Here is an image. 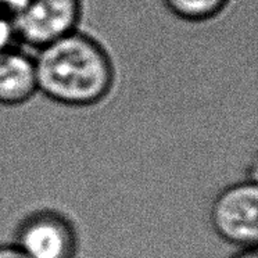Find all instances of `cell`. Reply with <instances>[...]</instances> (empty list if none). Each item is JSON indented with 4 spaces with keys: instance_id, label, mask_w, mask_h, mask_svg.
<instances>
[{
    "instance_id": "cell-1",
    "label": "cell",
    "mask_w": 258,
    "mask_h": 258,
    "mask_svg": "<svg viewBox=\"0 0 258 258\" xmlns=\"http://www.w3.org/2000/svg\"><path fill=\"white\" fill-rule=\"evenodd\" d=\"M38 92L58 106L89 108L111 93L115 67L99 40L74 31L38 49Z\"/></svg>"
},
{
    "instance_id": "cell-2",
    "label": "cell",
    "mask_w": 258,
    "mask_h": 258,
    "mask_svg": "<svg viewBox=\"0 0 258 258\" xmlns=\"http://www.w3.org/2000/svg\"><path fill=\"white\" fill-rule=\"evenodd\" d=\"M215 233L236 247L258 243V180H244L219 191L211 206Z\"/></svg>"
},
{
    "instance_id": "cell-3",
    "label": "cell",
    "mask_w": 258,
    "mask_h": 258,
    "mask_svg": "<svg viewBox=\"0 0 258 258\" xmlns=\"http://www.w3.org/2000/svg\"><path fill=\"white\" fill-rule=\"evenodd\" d=\"M82 12V0H24L13 18L17 40L40 49L78 31Z\"/></svg>"
},
{
    "instance_id": "cell-4",
    "label": "cell",
    "mask_w": 258,
    "mask_h": 258,
    "mask_svg": "<svg viewBox=\"0 0 258 258\" xmlns=\"http://www.w3.org/2000/svg\"><path fill=\"white\" fill-rule=\"evenodd\" d=\"M38 93L35 57L16 46L0 54V106H23Z\"/></svg>"
},
{
    "instance_id": "cell-5",
    "label": "cell",
    "mask_w": 258,
    "mask_h": 258,
    "mask_svg": "<svg viewBox=\"0 0 258 258\" xmlns=\"http://www.w3.org/2000/svg\"><path fill=\"white\" fill-rule=\"evenodd\" d=\"M175 17L187 23H206L218 17L230 3V0H163Z\"/></svg>"
},
{
    "instance_id": "cell-6",
    "label": "cell",
    "mask_w": 258,
    "mask_h": 258,
    "mask_svg": "<svg viewBox=\"0 0 258 258\" xmlns=\"http://www.w3.org/2000/svg\"><path fill=\"white\" fill-rule=\"evenodd\" d=\"M16 42H17V36H16L12 18L0 13V54L3 51L9 50L13 46H16L14 45Z\"/></svg>"
},
{
    "instance_id": "cell-7",
    "label": "cell",
    "mask_w": 258,
    "mask_h": 258,
    "mask_svg": "<svg viewBox=\"0 0 258 258\" xmlns=\"http://www.w3.org/2000/svg\"><path fill=\"white\" fill-rule=\"evenodd\" d=\"M24 0H0V13H3L9 18L16 17V14L20 12L23 6Z\"/></svg>"
},
{
    "instance_id": "cell-8",
    "label": "cell",
    "mask_w": 258,
    "mask_h": 258,
    "mask_svg": "<svg viewBox=\"0 0 258 258\" xmlns=\"http://www.w3.org/2000/svg\"><path fill=\"white\" fill-rule=\"evenodd\" d=\"M0 258H28L16 244H0Z\"/></svg>"
},
{
    "instance_id": "cell-9",
    "label": "cell",
    "mask_w": 258,
    "mask_h": 258,
    "mask_svg": "<svg viewBox=\"0 0 258 258\" xmlns=\"http://www.w3.org/2000/svg\"><path fill=\"white\" fill-rule=\"evenodd\" d=\"M230 258H258V246L239 248Z\"/></svg>"
}]
</instances>
